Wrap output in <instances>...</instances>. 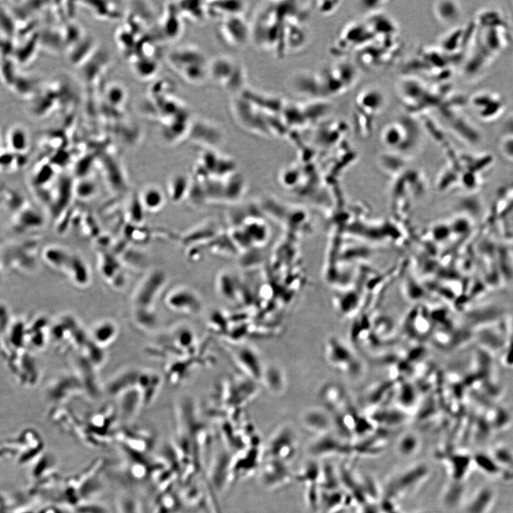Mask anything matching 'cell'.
I'll return each mask as SVG.
<instances>
[{
	"mask_svg": "<svg viewBox=\"0 0 513 513\" xmlns=\"http://www.w3.org/2000/svg\"><path fill=\"white\" fill-rule=\"evenodd\" d=\"M172 70L184 81L194 85L209 79L210 60L198 46L184 44L175 48L168 56Z\"/></svg>",
	"mask_w": 513,
	"mask_h": 513,
	"instance_id": "obj_1",
	"label": "cell"
},
{
	"mask_svg": "<svg viewBox=\"0 0 513 513\" xmlns=\"http://www.w3.org/2000/svg\"><path fill=\"white\" fill-rule=\"evenodd\" d=\"M246 74L243 65L229 56H219L210 60L209 77L233 94L244 91Z\"/></svg>",
	"mask_w": 513,
	"mask_h": 513,
	"instance_id": "obj_2",
	"label": "cell"
},
{
	"mask_svg": "<svg viewBox=\"0 0 513 513\" xmlns=\"http://www.w3.org/2000/svg\"><path fill=\"white\" fill-rule=\"evenodd\" d=\"M384 96L377 89L367 88L361 91L355 100L357 124L361 132L372 131L373 122L384 105ZM358 126V127H359Z\"/></svg>",
	"mask_w": 513,
	"mask_h": 513,
	"instance_id": "obj_3",
	"label": "cell"
},
{
	"mask_svg": "<svg viewBox=\"0 0 513 513\" xmlns=\"http://www.w3.org/2000/svg\"><path fill=\"white\" fill-rule=\"evenodd\" d=\"M297 453V439L291 429L285 427L277 431L266 450L265 457L287 464Z\"/></svg>",
	"mask_w": 513,
	"mask_h": 513,
	"instance_id": "obj_4",
	"label": "cell"
},
{
	"mask_svg": "<svg viewBox=\"0 0 513 513\" xmlns=\"http://www.w3.org/2000/svg\"><path fill=\"white\" fill-rule=\"evenodd\" d=\"M470 105L479 118L484 122L498 119L505 110V103L502 96L486 91L474 94L470 99Z\"/></svg>",
	"mask_w": 513,
	"mask_h": 513,
	"instance_id": "obj_5",
	"label": "cell"
},
{
	"mask_svg": "<svg viewBox=\"0 0 513 513\" xmlns=\"http://www.w3.org/2000/svg\"><path fill=\"white\" fill-rule=\"evenodd\" d=\"M219 30L224 42L232 47H242L252 40L251 25L243 16L221 20Z\"/></svg>",
	"mask_w": 513,
	"mask_h": 513,
	"instance_id": "obj_6",
	"label": "cell"
},
{
	"mask_svg": "<svg viewBox=\"0 0 513 513\" xmlns=\"http://www.w3.org/2000/svg\"><path fill=\"white\" fill-rule=\"evenodd\" d=\"M429 473L424 465H417L401 473L393 479L387 486V492L389 498H396L409 493L427 477Z\"/></svg>",
	"mask_w": 513,
	"mask_h": 513,
	"instance_id": "obj_7",
	"label": "cell"
},
{
	"mask_svg": "<svg viewBox=\"0 0 513 513\" xmlns=\"http://www.w3.org/2000/svg\"><path fill=\"white\" fill-rule=\"evenodd\" d=\"M263 484L269 488H275L289 483L294 480V476L284 462L266 458L261 471Z\"/></svg>",
	"mask_w": 513,
	"mask_h": 513,
	"instance_id": "obj_8",
	"label": "cell"
},
{
	"mask_svg": "<svg viewBox=\"0 0 513 513\" xmlns=\"http://www.w3.org/2000/svg\"><path fill=\"white\" fill-rule=\"evenodd\" d=\"M189 136H192L195 141L212 147L220 144L223 137L220 127L207 121L192 123Z\"/></svg>",
	"mask_w": 513,
	"mask_h": 513,
	"instance_id": "obj_9",
	"label": "cell"
},
{
	"mask_svg": "<svg viewBox=\"0 0 513 513\" xmlns=\"http://www.w3.org/2000/svg\"><path fill=\"white\" fill-rule=\"evenodd\" d=\"M495 499V490L489 486H483L470 498L465 507V513H488Z\"/></svg>",
	"mask_w": 513,
	"mask_h": 513,
	"instance_id": "obj_10",
	"label": "cell"
},
{
	"mask_svg": "<svg viewBox=\"0 0 513 513\" xmlns=\"http://www.w3.org/2000/svg\"><path fill=\"white\" fill-rule=\"evenodd\" d=\"M6 143L10 152L17 155H25L30 145L29 131L21 124H15L8 131Z\"/></svg>",
	"mask_w": 513,
	"mask_h": 513,
	"instance_id": "obj_11",
	"label": "cell"
},
{
	"mask_svg": "<svg viewBox=\"0 0 513 513\" xmlns=\"http://www.w3.org/2000/svg\"><path fill=\"white\" fill-rule=\"evenodd\" d=\"M236 361L244 372L253 379H261L263 376L260 358L252 349L242 348L236 352Z\"/></svg>",
	"mask_w": 513,
	"mask_h": 513,
	"instance_id": "obj_12",
	"label": "cell"
},
{
	"mask_svg": "<svg viewBox=\"0 0 513 513\" xmlns=\"http://www.w3.org/2000/svg\"><path fill=\"white\" fill-rule=\"evenodd\" d=\"M325 347L326 357L329 363L333 367L346 372L345 365L354 359L351 353L339 341L335 339L328 340Z\"/></svg>",
	"mask_w": 513,
	"mask_h": 513,
	"instance_id": "obj_13",
	"label": "cell"
},
{
	"mask_svg": "<svg viewBox=\"0 0 513 513\" xmlns=\"http://www.w3.org/2000/svg\"><path fill=\"white\" fill-rule=\"evenodd\" d=\"M208 4L209 17L220 20L235 16H243L246 11V4L239 1L209 2Z\"/></svg>",
	"mask_w": 513,
	"mask_h": 513,
	"instance_id": "obj_14",
	"label": "cell"
},
{
	"mask_svg": "<svg viewBox=\"0 0 513 513\" xmlns=\"http://www.w3.org/2000/svg\"><path fill=\"white\" fill-rule=\"evenodd\" d=\"M39 84L35 77L18 73L10 88L17 96L33 100L39 93Z\"/></svg>",
	"mask_w": 513,
	"mask_h": 513,
	"instance_id": "obj_15",
	"label": "cell"
},
{
	"mask_svg": "<svg viewBox=\"0 0 513 513\" xmlns=\"http://www.w3.org/2000/svg\"><path fill=\"white\" fill-rule=\"evenodd\" d=\"M434 13L440 22L450 25L460 19L461 8L457 2L440 1L435 4Z\"/></svg>",
	"mask_w": 513,
	"mask_h": 513,
	"instance_id": "obj_16",
	"label": "cell"
},
{
	"mask_svg": "<svg viewBox=\"0 0 513 513\" xmlns=\"http://www.w3.org/2000/svg\"><path fill=\"white\" fill-rule=\"evenodd\" d=\"M18 34L17 22L8 7L0 6V35L13 41Z\"/></svg>",
	"mask_w": 513,
	"mask_h": 513,
	"instance_id": "obj_17",
	"label": "cell"
},
{
	"mask_svg": "<svg viewBox=\"0 0 513 513\" xmlns=\"http://www.w3.org/2000/svg\"><path fill=\"white\" fill-rule=\"evenodd\" d=\"M188 6H178L179 11L195 22H202L209 17L208 4L203 2H188Z\"/></svg>",
	"mask_w": 513,
	"mask_h": 513,
	"instance_id": "obj_18",
	"label": "cell"
},
{
	"mask_svg": "<svg viewBox=\"0 0 513 513\" xmlns=\"http://www.w3.org/2000/svg\"><path fill=\"white\" fill-rule=\"evenodd\" d=\"M453 458H448V463L452 477L455 481L460 482L466 476L468 470L471 457L465 455H453Z\"/></svg>",
	"mask_w": 513,
	"mask_h": 513,
	"instance_id": "obj_19",
	"label": "cell"
},
{
	"mask_svg": "<svg viewBox=\"0 0 513 513\" xmlns=\"http://www.w3.org/2000/svg\"><path fill=\"white\" fill-rule=\"evenodd\" d=\"M301 422L308 430L315 432L327 431L330 424L323 414L313 410L306 413L301 418Z\"/></svg>",
	"mask_w": 513,
	"mask_h": 513,
	"instance_id": "obj_20",
	"label": "cell"
},
{
	"mask_svg": "<svg viewBox=\"0 0 513 513\" xmlns=\"http://www.w3.org/2000/svg\"><path fill=\"white\" fill-rule=\"evenodd\" d=\"M420 441L414 435L403 436L397 446L398 452L403 457H410L415 455L419 450Z\"/></svg>",
	"mask_w": 513,
	"mask_h": 513,
	"instance_id": "obj_21",
	"label": "cell"
},
{
	"mask_svg": "<svg viewBox=\"0 0 513 513\" xmlns=\"http://www.w3.org/2000/svg\"><path fill=\"white\" fill-rule=\"evenodd\" d=\"M164 197L161 191L155 188H150L145 190L143 195V203L150 210H155L162 207Z\"/></svg>",
	"mask_w": 513,
	"mask_h": 513,
	"instance_id": "obj_22",
	"label": "cell"
},
{
	"mask_svg": "<svg viewBox=\"0 0 513 513\" xmlns=\"http://www.w3.org/2000/svg\"><path fill=\"white\" fill-rule=\"evenodd\" d=\"M464 495V488L460 484V482L454 481V483L450 486L445 493L444 501L448 506H455L459 504L462 497Z\"/></svg>",
	"mask_w": 513,
	"mask_h": 513,
	"instance_id": "obj_23",
	"label": "cell"
},
{
	"mask_svg": "<svg viewBox=\"0 0 513 513\" xmlns=\"http://www.w3.org/2000/svg\"><path fill=\"white\" fill-rule=\"evenodd\" d=\"M69 256L66 252L59 248L49 249L46 253L45 252V259L46 258L48 264L59 268L67 265Z\"/></svg>",
	"mask_w": 513,
	"mask_h": 513,
	"instance_id": "obj_24",
	"label": "cell"
},
{
	"mask_svg": "<svg viewBox=\"0 0 513 513\" xmlns=\"http://www.w3.org/2000/svg\"><path fill=\"white\" fill-rule=\"evenodd\" d=\"M493 457L497 462L498 465H510L513 461V453L510 450L505 448H498L495 450Z\"/></svg>",
	"mask_w": 513,
	"mask_h": 513,
	"instance_id": "obj_25",
	"label": "cell"
},
{
	"mask_svg": "<svg viewBox=\"0 0 513 513\" xmlns=\"http://www.w3.org/2000/svg\"><path fill=\"white\" fill-rule=\"evenodd\" d=\"M500 148L505 156L513 157V136H503Z\"/></svg>",
	"mask_w": 513,
	"mask_h": 513,
	"instance_id": "obj_26",
	"label": "cell"
},
{
	"mask_svg": "<svg viewBox=\"0 0 513 513\" xmlns=\"http://www.w3.org/2000/svg\"><path fill=\"white\" fill-rule=\"evenodd\" d=\"M502 126L504 136H513V114L509 115L505 119Z\"/></svg>",
	"mask_w": 513,
	"mask_h": 513,
	"instance_id": "obj_27",
	"label": "cell"
},
{
	"mask_svg": "<svg viewBox=\"0 0 513 513\" xmlns=\"http://www.w3.org/2000/svg\"><path fill=\"white\" fill-rule=\"evenodd\" d=\"M1 148H2V138H1V135H0V152H1Z\"/></svg>",
	"mask_w": 513,
	"mask_h": 513,
	"instance_id": "obj_28",
	"label": "cell"
}]
</instances>
